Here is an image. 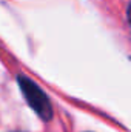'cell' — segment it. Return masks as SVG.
<instances>
[{
    "instance_id": "obj_1",
    "label": "cell",
    "mask_w": 131,
    "mask_h": 132,
    "mask_svg": "<svg viewBox=\"0 0 131 132\" xmlns=\"http://www.w3.org/2000/svg\"><path fill=\"white\" fill-rule=\"evenodd\" d=\"M17 85L26 100L28 106L39 115V118L43 121H49L54 114L53 104L48 98V95L42 91V88L31 78H28L26 75H22V74L17 75Z\"/></svg>"
}]
</instances>
